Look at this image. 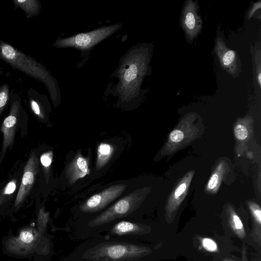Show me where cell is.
<instances>
[{
	"mask_svg": "<svg viewBox=\"0 0 261 261\" xmlns=\"http://www.w3.org/2000/svg\"><path fill=\"white\" fill-rule=\"evenodd\" d=\"M150 53L148 44H139L132 46L119 60L106 92L117 98L121 105L135 103L144 95L141 87L148 73Z\"/></svg>",
	"mask_w": 261,
	"mask_h": 261,
	"instance_id": "cell-1",
	"label": "cell"
},
{
	"mask_svg": "<svg viewBox=\"0 0 261 261\" xmlns=\"http://www.w3.org/2000/svg\"><path fill=\"white\" fill-rule=\"evenodd\" d=\"M0 60L13 69L41 82L47 89L53 105L60 103L61 93L58 82L41 63L0 39Z\"/></svg>",
	"mask_w": 261,
	"mask_h": 261,
	"instance_id": "cell-2",
	"label": "cell"
},
{
	"mask_svg": "<svg viewBox=\"0 0 261 261\" xmlns=\"http://www.w3.org/2000/svg\"><path fill=\"white\" fill-rule=\"evenodd\" d=\"M151 249L146 246L124 242L103 243L88 251L92 261H133L149 254Z\"/></svg>",
	"mask_w": 261,
	"mask_h": 261,
	"instance_id": "cell-3",
	"label": "cell"
},
{
	"mask_svg": "<svg viewBox=\"0 0 261 261\" xmlns=\"http://www.w3.org/2000/svg\"><path fill=\"white\" fill-rule=\"evenodd\" d=\"M122 26V23H117L66 38L59 37L53 45L57 48H73L81 50L82 53H86L117 32Z\"/></svg>",
	"mask_w": 261,
	"mask_h": 261,
	"instance_id": "cell-4",
	"label": "cell"
},
{
	"mask_svg": "<svg viewBox=\"0 0 261 261\" xmlns=\"http://www.w3.org/2000/svg\"><path fill=\"white\" fill-rule=\"evenodd\" d=\"M145 191V188L136 190L122 197L92 219L88 223V225L90 227L97 226L132 213L138 208L142 202Z\"/></svg>",
	"mask_w": 261,
	"mask_h": 261,
	"instance_id": "cell-5",
	"label": "cell"
},
{
	"mask_svg": "<svg viewBox=\"0 0 261 261\" xmlns=\"http://www.w3.org/2000/svg\"><path fill=\"white\" fill-rule=\"evenodd\" d=\"M10 111L4 119L0 130L3 134V142L0 155V165L2 163L7 149L13 145L16 127L23 112L21 99L16 92L11 93Z\"/></svg>",
	"mask_w": 261,
	"mask_h": 261,
	"instance_id": "cell-6",
	"label": "cell"
},
{
	"mask_svg": "<svg viewBox=\"0 0 261 261\" xmlns=\"http://www.w3.org/2000/svg\"><path fill=\"white\" fill-rule=\"evenodd\" d=\"M42 237L35 228L27 227L17 236L10 238L6 243V248L11 253L25 255L33 252Z\"/></svg>",
	"mask_w": 261,
	"mask_h": 261,
	"instance_id": "cell-7",
	"label": "cell"
},
{
	"mask_svg": "<svg viewBox=\"0 0 261 261\" xmlns=\"http://www.w3.org/2000/svg\"><path fill=\"white\" fill-rule=\"evenodd\" d=\"M127 185L117 184L110 186L100 193L91 196L80 206L84 213L98 212L114 201L125 190Z\"/></svg>",
	"mask_w": 261,
	"mask_h": 261,
	"instance_id": "cell-8",
	"label": "cell"
},
{
	"mask_svg": "<svg viewBox=\"0 0 261 261\" xmlns=\"http://www.w3.org/2000/svg\"><path fill=\"white\" fill-rule=\"evenodd\" d=\"M39 172V161L35 151H33L24 168L22 179L14 205L20 206L32 189Z\"/></svg>",
	"mask_w": 261,
	"mask_h": 261,
	"instance_id": "cell-9",
	"label": "cell"
},
{
	"mask_svg": "<svg viewBox=\"0 0 261 261\" xmlns=\"http://www.w3.org/2000/svg\"><path fill=\"white\" fill-rule=\"evenodd\" d=\"M30 109L35 116L41 121H45L49 103L47 97L32 88L28 90Z\"/></svg>",
	"mask_w": 261,
	"mask_h": 261,
	"instance_id": "cell-10",
	"label": "cell"
},
{
	"mask_svg": "<svg viewBox=\"0 0 261 261\" xmlns=\"http://www.w3.org/2000/svg\"><path fill=\"white\" fill-rule=\"evenodd\" d=\"M192 177V176H191V175L189 177H185L180 181L168 201L166 207V217L167 221L169 223L172 222L173 220V213L176 212L178 206L184 198L185 196L184 195L186 194Z\"/></svg>",
	"mask_w": 261,
	"mask_h": 261,
	"instance_id": "cell-11",
	"label": "cell"
},
{
	"mask_svg": "<svg viewBox=\"0 0 261 261\" xmlns=\"http://www.w3.org/2000/svg\"><path fill=\"white\" fill-rule=\"evenodd\" d=\"M89 173L87 161L80 153H78L70 162L66 170V177L70 184H73Z\"/></svg>",
	"mask_w": 261,
	"mask_h": 261,
	"instance_id": "cell-12",
	"label": "cell"
},
{
	"mask_svg": "<svg viewBox=\"0 0 261 261\" xmlns=\"http://www.w3.org/2000/svg\"><path fill=\"white\" fill-rule=\"evenodd\" d=\"M150 230L149 226L128 221H120L111 229L112 234L122 236L126 234H143Z\"/></svg>",
	"mask_w": 261,
	"mask_h": 261,
	"instance_id": "cell-13",
	"label": "cell"
},
{
	"mask_svg": "<svg viewBox=\"0 0 261 261\" xmlns=\"http://www.w3.org/2000/svg\"><path fill=\"white\" fill-rule=\"evenodd\" d=\"M200 20L192 5L187 6L183 13L184 27L191 37L195 36L200 29Z\"/></svg>",
	"mask_w": 261,
	"mask_h": 261,
	"instance_id": "cell-14",
	"label": "cell"
},
{
	"mask_svg": "<svg viewBox=\"0 0 261 261\" xmlns=\"http://www.w3.org/2000/svg\"><path fill=\"white\" fill-rule=\"evenodd\" d=\"M15 9H20L24 12L27 18L36 16L40 12L41 5L38 0H13Z\"/></svg>",
	"mask_w": 261,
	"mask_h": 261,
	"instance_id": "cell-15",
	"label": "cell"
},
{
	"mask_svg": "<svg viewBox=\"0 0 261 261\" xmlns=\"http://www.w3.org/2000/svg\"><path fill=\"white\" fill-rule=\"evenodd\" d=\"M217 45L221 48V51L218 50V55L222 65L224 68L231 70L237 64V56L236 52L225 48L221 41H218Z\"/></svg>",
	"mask_w": 261,
	"mask_h": 261,
	"instance_id": "cell-16",
	"label": "cell"
},
{
	"mask_svg": "<svg viewBox=\"0 0 261 261\" xmlns=\"http://www.w3.org/2000/svg\"><path fill=\"white\" fill-rule=\"evenodd\" d=\"M254 222L253 236L255 240L260 245L261 242V210L259 206L253 202L249 204Z\"/></svg>",
	"mask_w": 261,
	"mask_h": 261,
	"instance_id": "cell-17",
	"label": "cell"
},
{
	"mask_svg": "<svg viewBox=\"0 0 261 261\" xmlns=\"http://www.w3.org/2000/svg\"><path fill=\"white\" fill-rule=\"evenodd\" d=\"M228 222L233 233L240 239L246 236V231L241 220L233 209L228 212Z\"/></svg>",
	"mask_w": 261,
	"mask_h": 261,
	"instance_id": "cell-18",
	"label": "cell"
},
{
	"mask_svg": "<svg viewBox=\"0 0 261 261\" xmlns=\"http://www.w3.org/2000/svg\"><path fill=\"white\" fill-rule=\"evenodd\" d=\"M114 151L113 147L107 143L100 144L97 149V156L96 167L97 170L102 168L106 165Z\"/></svg>",
	"mask_w": 261,
	"mask_h": 261,
	"instance_id": "cell-19",
	"label": "cell"
},
{
	"mask_svg": "<svg viewBox=\"0 0 261 261\" xmlns=\"http://www.w3.org/2000/svg\"><path fill=\"white\" fill-rule=\"evenodd\" d=\"M17 186V180L9 181L0 192V206L9 200L15 192Z\"/></svg>",
	"mask_w": 261,
	"mask_h": 261,
	"instance_id": "cell-20",
	"label": "cell"
},
{
	"mask_svg": "<svg viewBox=\"0 0 261 261\" xmlns=\"http://www.w3.org/2000/svg\"><path fill=\"white\" fill-rule=\"evenodd\" d=\"M11 93L10 87L7 84L0 86V116L7 105L10 103Z\"/></svg>",
	"mask_w": 261,
	"mask_h": 261,
	"instance_id": "cell-21",
	"label": "cell"
},
{
	"mask_svg": "<svg viewBox=\"0 0 261 261\" xmlns=\"http://www.w3.org/2000/svg\"><path fill=\"white\" fill-rule=\"evenodd\" d=\"M48 219L49 213L45 212L43 207L40 208L37 216V230L41 236H42L45 232Z\"/></svg>",
	"mask_w": 261,
	"mask_h": 261,
	"instance_id": "cell-22",
	"label": "cell"
},
{
	"mask_svg": "<svg viewBox=\"0 0 261 261\" xmlns=\"http://www.w3.org/2000/svg\"><path fill=\"white\" fill-rule=\"evenodd\" d=\"M53 160V152L50 151L43 153L40 157V162L42 165L46 180L48 179L49 168Z\"/></svg>",
	"mask_w": 261,
	"mask_h": 261,
	"instance_id": "cell-23",
	"label": "cell"
},
{
	"mask_svg": "<svg viewBox=\"0 0 261 261\" xmlns=\"http://www.w3.org/2000/svg\"><path fill=\"white\" fill-rule=\"evenodd\" d=\"M234 134L239 140H244L248 136V131L246 127L242 124H237L234 128Z\"/></svg>",
	"mask_w": 261,
	"mask_h": 261,
	"instance_id": "cell-24",
	"label": "cell"
},
{
	"mask_svg": "<svg viewBox=\"0 0 261 261\" xmlns=\"http://www.w3.org/2000/svg\"><path fill=\"white\" fill-rule=\"evenodd\" d=\"M201 245L203 248L207 251L216 252L218 251V246L216 243L211 239L203 238L201 240Z\"/></svg>",
	"mask_w": 261,
	"mask_h": 261,
	"instance_id": "cell-25",
	"label": "cell"
},
{
	"mask_svg": "<svg viewBox=\"0 0 261 261\" xmlns=\"http://www.w3.org/2000/svg\"><path fill=\"white\" fill-rule=\"evenodd\" d=\"M220 181V175L218 172H214L209 179L206 188L208 190L213 191L218 187Z\"/></svg>",
	"mask_w": 261,
	"mask_h": 261,
	"instance_id": "cell-26",
	"label": "cell"
},
{
	"mask_svg": "<svg viewBox=\"0 0 261 261\" xmlns=\"http://www.w3.org/2000/svg\"><path fill=\"white\" fill-rule=\"evenodd\" d=\"M184 134L183 132L178 129L172 131L169 135L170 140L173 142H179L183 140Z\"/></svg>",
	"mask_w": 261,
	"mask_h": 261,
	"instance_id": "cell-27",
	"label": "cell"
},
{
	"mask_svg": "<svg viewBox=\"0 0 261 261\" xmlns=\"http://www.w3.org/2000/svg\"><path fill=\"white\" fill-rule=\"evenodd\" d=\"M260 8V2H258V3L255 4L252 9V10L250 11V12L249 13V17H251L252 15L254 13L255 10H256L257 9H259Z\"/></svg>",
	"mask_w": 261,
	"mask_h": 261,
	"instance_id": "cell-28",
	"label": "cell"
},
{
	"mask_svg": "<svg viewBox=\"0 0 261 261\" xmlns=\"http://www.w3.org/2000/svg\"><path fill=\"white\" fill-rule=\"evenodd\" d=\"M230 261V260H229Z\"/></svg>",
	"mask_w": 261,
	"mask_h": 261,
	"instance_id": "cell-29",
	"label": "cell"
}]
</instances>
